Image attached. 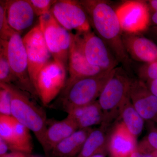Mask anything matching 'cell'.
<instances>
[{
	"label": "cell",
	"mask_w": 157,
	"mask_h": 157,
	"mask_svg": "<svg viewBox=\"0 0 157 157\" xmlns=\"http://www.w3.org/2000/svg\"><path fill=\"white\" fill-rule=\"evenodd\" d=\"M151 19L152 22L154 24L157 25V12H154L152 15Z\"/></svg>",
	"instance_id": "obj_35"
},
{
	"label": "cell",
	"mask_w": 157,
	"mask_h": 157,
	"mask_svg": "<svg viewBox=\"0 0 157 157\" xmlns=\"http://www.w3.org/2000/svg\"><path fill=\"white\" fill-rule=\"evenodd\" d=\"M0 86L6 88L10 93L11 117L33 132L42 144L48 127L45 111L34 103L30 97V94L15 85L0 83Z\"/></svg>",
	"instance_id": "obj_3"
},
{
	"label": "cell",
	"mask_w": 157,
	"mask_h": 157,
	"mask_svg": "<svg viewBox=\"0 0 157 157\" xmlns=\"http://www.w3.org/2000/svg\"><path fill=\"white\" fill-rule=\"evenodd\" d=\"M88 62L104 71L115 69L118 62L107 44L91 31L73 34Z\"/></svg>",
	"instance_id": "obj_7"
},
{
	"label": "cell",
	"mask_w": 157,
	"mask_h": 157,
	"mask_svg": "<svg viewBox=\"0 0 157 157\" xmlns=\"http://www.w3.org/2000/svg\"><path fill=\"white\" fill-rule=\"evenodd\" d=\"M0 138L8 144L10 151L14 147V132L12 117L0 115Z\"/></svg>",
	"instance_id": "obj_24"
},
{
	"label": "cell",
	"mask_w": 157,
	"mask_h": 157,
	"mask_svg": "<svg viewBox=\"0 0 157 157\" xmlns=\"http://www.w3.org/2000/svg\"><path fill=\"white\" fill-rule=\"evenodd\" d=\"M8 41L0 39V83L15 84L7 53Z\"/></svg>",
	"instance_id": "obj_23"
},
{
	"label": "cell",
	"mask_w": 157,
	"mask_h": 157,
	"mask_svg": "<svg viewBox=\"0 0 157 157\" xmlns=\"http://www.w3.org/2000/svg\"><path fill=\"white\" fill-rule=\"evenodd\" d=\"M122 39L127 52L135 59L147 64L157 60V45L149 39L128 33L123 35Z\"/></svg>",
	"instance_id": "obj_15"
},
{
	"label": "cell",
	"mask_w": 157,
	"mask_h": 157,
	"mask_svg": "<svg viewBox=\"0 0 157 157\" xmlns=\"http://www.w3.org/2000/svg\"><path fill=\"white\" fill-rule=\"evenodd\" d=\"M39 25L54 59L67 70L70 33L56 21L50 11L39 17Z\"/></svg>",
	"instance_id": "obj_6"
},
{
	"label": "cell",
	"mask_w": 157,
	"mask_h": 157,
	"mask_svg": "<svg viewBox=\"0 0 157 157\" xmlns=\"http://www.w3.org/2000/svg\"><path fill=\"white\" fill-rule=\"evenodd\" d=\"M115 69L65 85L55 101L49 107L67 113L73 108L85 106L97 101Z\"/></svg>",
	"instance_id": "obj_2"
},
{
	"label": "cell",
	"mask_w": 157,
	"mask_h": 157,
	"mask_svg": "<svg viewBox=\"0 0 157 157\" xmlns=\"http://www.w3.org/2000/svg\"><path fill=\"white\" fill-rule=\"evenodd\" d=\"M22 38L27 55L30 78L33 85L39 71L52 60V56L39 25Z\"/></svg>",
	"instance_id": "obj_9"
},
{
	"label": "cell",
	"mask_w": 157,
	"mask_h": 157,
	"mask_svg": "<svg viewBox=\"0 0 157 157\" xmlns=\"http://www.w3.org/2000/svg\"><path fill=\"white\" fill-rule=\"evenodd\" d=\"M14 132V147L13 151L30 155L33 149L30 131L12 117Z\"/></svg>",
	"instance_id": "obj_22"
},
{
	"label": "cell",
	"mask_w": 157,
	"mask_h": 157,
	"mask_svg": "<svg viewBox=\"0 0 157 157\" xmlns=\"http://www.w3.org/2000/svg\"><path fill=\"white\" fill-rule=\"evenodd\" d=\"M133 81L121 68H115L98 100L104 113V121L102 124L108 126L114 118L120 115L121 107L129 97Z\"/></svg>",
	"instance_id": "obj_4"
},
{
	"label": "cell",
	"mask_w": 157,
	"mask_h": 157,
	"mask_svg": "<svg viewBox=\"0 0 157 157\" xmlns=\"http://www.w3.org/2000/svg\"><path fill=\"white\" fill-rule=\"evenodd\" d=\"M10 151L8 144L3 139L0 138V157H4L8 154Z\"/></svg>",
	"instance_id": "obj_31"
},
{
	"label": "cell",
	"mask_w": 157,
	"mask_h": 157,
	"mask_svg": "<svg viewBox=\"0 0 157 157\" xmlns=\"http://www.w3.org/2000/svg\"><path fill=\"white\" fill-rule=\"evenodd\" d=\"M146 84L149 90L157 98V78L147 81Z\"/></svg>",
	"instance_id": "obj_30"
},
{
	"label": "cell",
	"mask_w": 157,
	"mask_h": 157,
	"mask_svg": "<svg viewBox=\"0 0 157 157\" xmlns=\"http://www.w3.org/2000/svg\"><path fill=\"white\" fill-rule=\"evenodd\" d=\"M9 25L6 12V1L0 2V39L8 41L14 32Z\"/></svg>",
	"instance_id": "obj_26"
},
{
	"label": "cell",
	"mask_w": 157,
	"mask_h": 157,
	"mask_svg": "<svg viewBox=\"0 0 157 157\" xmlns=\"http://www.w3.org/2000/svg\"><path fill=\"white\" fill-rule=\"evenodd\" d=\"M122 31L136 34L145 30L148 26L150 16L148 7L144 2L128 1L116 11Z\"/></svg>",
	"instance_id": "obj_11"
},
{
	"label": "cell",
	"mask_w": 157,
	"mask_h": 157,
	"mask_svg": "<svg viewBox=\"0 0 157 157\" xmlns=\"http://www.w3.org/2000/svg\"><path fill=\"white\" fill-rule=\"evenodd\" d=\"M129 157H153L151 153L144 152L140 151L137 148L131 154Z\"/></svg>",
	"instance_id": "obj_32"
},
{
	"label": "cell",
	"mask_w": 157,
	"mask_h": 157,
	"mask_svg": "<svg viewBox=\"0 0 157 157\" xmlns=\"http://www.w3.org/2000/svg\"><path fill=\"white\" fill-rule=\"evenodd\" d=\"M29 1L32 5L36 15L39 17L49 13L52 7L56 2L52 0H29Z\"/></svg>",
	"instance_id": "obj_28"
},
{
	"label": "cell",
	"mask_w": 157,
	"mask_h": 157,
	"mask_svg": "<svg viewBox=\"0 0 157 157\" xmlns=\"http://www.w3.org/2000/svg\"><path fill=\"white\" fill-rule=\"evenodd\" d=\"M129 97L132 104L145 121L157 125V98L149 90L141 80H133Z\"/></svg>",
	"instance_id": "obj_12"
},
{
	"label": "cell",
	"mask_w": 157,
	"mask_h": 157,
	"mask_svg": "<svg viewBox=\"0 0 157 157\" xmlns=\"http://www.w3.org/2000/svg\"><path fill=\"white\" fill-rule=\"evenodd\" d=\"M0 115L11 116V101L9 91L0 86Z\"/></svg>",
	"instance_id": "obj_27"
},
{
	"label": "cell",
	"mask_w": 157,
	"mask_h": 157,
	"mask_svg": "<svg viewBox=\"0 0 157 157\" xmlns=\"http://www.w3.org/2000/svg\"><path fill=\"white\" fill-rule=\"evenodd\" d=\"M67 71L69 76L66 85L70 84L77 79L96 76L106 71L91 65L88 62L81 48L75 41L73 34L71 33Z\"/></svg>",
	"instance_id": "obj_13"
},
{
	"label": "cell",
	"mask_w": 157,
	"mask_h": 157,
	"mask_svg": "<svg viewBox=\"0 0 157 157\" xmlns=\"http://www.w3.org/2000/svg\"><path fill=\"white\" fill-rule=\"evenodd\" d=\"M107 127L101 124L99 128L93 129L76 157H90L99 153L106 152L109 140L106 134Z\"/></svg>",
	"instance_id": "obj_20"
},
{
	"label": "cell",
	"mask_w": 157,
	"mask_h": 157,
	"mask_svg": "<svg viewBox=\"0 0 157 157\" xmlns=\"http://www.w3.org/2000/svg\"><path fill=\"white\" fill-rule=\"evenodd\" d=\"M93 128L80 129L59 143L51 153L53 157H76Z\"/></svg>",
	"instance_id": "obj_19"
},
{
	"label": "cell",
	"mask_w": 157,
	"mask_h": 157,
	"mask_svg": "<svg viewBox=\"0 0 157 157\" xmlns=\"http://www.w3.org/2000/svg\"><path fill=\"white\" fill-rule=\"evenodd\" d=\"M6 7L8 22L14 31L20 33L33 25L36 14L29 0L6 1Z\"/></svg>",
	"instance_id": "obj_14"
},
{
	"label": "cell",
	"mask_w": 157,
	"mask_h": 157,
	"mask_svg": "<svg viewBox=\"0 0 157 157\" xmlns=\"http://www.w3.org/2000/svg\"><path fill=\"white\" fill-rule=\"evenodd\" d=\"M145 137L137 144V149L140 151L151 153L157 150V128L151 125Z\"/></svg>",
	"instance_id": "obj_25"
},
{
	"label": "cell",
	"mask_w": 157,
	"mask_h": 157,
	"mask_svg": "<svg viewBox=\"0 0 157 157\" xmlns=\"http://www.w3.org/2000/svg\"><path fill=\"white\" fill-rule=\"evenodd\" d=\"M75 123L69 117L56 121L47 127L42 144L46 155L51 154L56 146L78 130Z\"/></svg>",
	"instance_id": "obj_17"
},
{
	"label": "cell",
	"mask_w": 157,
	"mask_h": 157,
	"mask_svg": "<svg viewBox=\"0 0 157 157\" xmlns=\"http://www.w3.org/2000/svg\"><path fill=\"white\" fill-rule=\"evenodd\" d=\"M50 12L56 21L68 31L74 30L82 33L90 30L87 14L78 2L56 1Z\"/></svg>",
	"instance_id": "obj_10"
},
{
	"label": "cell",
	"mask_w": 157,
	"mask_h": 157,
	"mask_svg": "<svg viewBox=\"0 0 157 157\" xmlns=\"http://www.w3.org/2000/svg\"><path fill=\"white\" fill-rule=\"evenodd\" d=\"M67 113L78 129L89 128L94 126L102 124L104 121V113L98 101L73 108Z\"/></svg>",
	"instance_id": "obj_18"
},
{
	"label": "cell",
	"mask_w": 157,
	"mask_h": 157,
	"mask_svg": "<svg viewBox=\"0 0 157 157\" xmlns=\"http://www.w3.org/2000/svg\"><path fill=\"white\" fill-rule=\"evenodd\" d=\"M151 154L152 155L153 157H157V150L151 153Z\"/></svg>",
	"instance_id": "obj_37"
},
{
	"label": "cell",
	"mask_w": 157,
	"mask_h": 157,
	"mask_svg": "<svg viewBox=\"0 0 157 157\" xmlns=\"http://www.w3.org/2000/svg\"><path fill=\"white\" fill-rule=\"evenodd\" d=\"M106 152L99 153L90 157H106Z\"/></svg>",
	"instance_id": "obj_36"
},
{
	"label": "cell",
	"mask_w": 157,
	"mask_h": 157,
	"mask_svg": "<svg viewBox=\"0 0 157 157\" xmlns=\"http://www.w3.org/2000/svg\"></svg>",
	"instance_id": "obj_38"
},
{
	"label": "cell",
	"mask_w": 157,
	"mask_h": 157,
	"mask_svg": "<svg viewBox=\"0 0 157 157\" xmlns=\"http://www.w3.org/2000/svg\"><path fill=\"white\" fill-rule=\"evenodd\" d=\"M149 6L154 12H157V0H151L149 2Z\"/></svg>",
	"instance_id": "obj_34"
},
{
	"label": "cell",
	"mask_w": 157,
	"mask_h": 157,
	"mask_svg": "<svg viewBox=\"0 0 157 157\" xmlns=\"http://www.w3.org/2000/svg\"><path fill=\"white\" fill-rule=\"evenodd\" d=\"M122 122L128 130L136 138L141 134L144 125V120L138 113L128 97L120 110Z\"/></svg>",
	"instance_id": "obj_21"
},
{
	"label": "cell",
	"mask_w": 157,
	"mask_h": 157,
	"mask_svg": "<svg viewBox=\"0 0 157 157\" xmlns=\"http://www.w3.org/2000/svg\"><path fill=\"white\" fill-rule=\"evenodd\" d=\"M98 36L104 40L118 62L128 65L129 59L121 35L116 11L106 2L79 1Z\"/></svg>",
	"instance_id": "obj_1"
},
{
	"label": "cell",
	"mask_w": 157,
	"mask_h": 157,
	"mask_svg": "<svg viewBox=\"0 0 157 157\" xmlns=\"http://www.w3.org/2000/svg\"><path fill=\"white\" fill-rule=\"evenodd\" d=\"M137 146V138L122 122L117 124L108 140L107 148L111 157H129Z\"/></svg>",
	"instance_id": "obj_16"
},
{
	"label": "cell",
	"mask_w": 157,
	"mask_h": 157,
	"mask_svg": "<svg viewBox=\"0 0 157 157\" xmlns=\"http://www.w3.org/2000/svg\"><path fill=\"white\" fill-rule=\"evenodd\" d=\"M140 76L143 80H148L157 78V60L146 64L140 69Z\"/></svg>",
	"instance_id": "obj_29"
},
{
	"label": "cell",
	"mask_w": 157,
	"mask_h": 157,
	"mask_svg": "<svg viewBox=\"0 0 157 157\" xmlns=\"http://www.w3.org/2000/svg\"><path fill=\"white\" fill-rule=\"evenodd\" d=\"M67 71L64 65L53 59L39 71L33 85L43 106L49 107L61 92L67 79Z\"/></svg>",
	"instance_id": "obj_5"
},
{
	"label": "cell",
	"mask_w": 157,
	"mask_h": 157,
	"mask_svg": "<svg viewBox=\"0 0 157 157\" xmlns=\"http://www.w3.org/2000/svg\"><path fill=\"white\" fill-rule=\"evenodd\" d=\"M4 157H28V155L19 152L11 151Z\"/></svg>",
	"instance_id": "obj_33"
},
{
	"label": "cell",
	"mask_w": 157,
	"mask_h": 157,
	"mask_svg": "<svg viewBox=\"0 0 157 157\" xmlns=\"http://www.w3.org/2000/svg\"><path fill=\"white\" fill-rule=\"evenodd\" d=\"M7 53L15 85L29 93L34 98H38L37 93L30 78L28 61L23 38L15 32L7 43Z\"/></svg>",
	"instance_id": "obj_8"
}]
</instances>
